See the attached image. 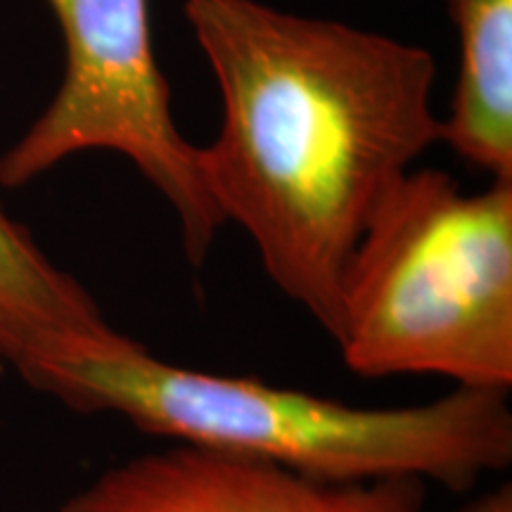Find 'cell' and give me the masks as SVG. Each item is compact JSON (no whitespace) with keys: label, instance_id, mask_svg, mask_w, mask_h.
<instances>
[{"label":"cell","instance_id":"6da1fadb","mask_svg":"<svg viewBox=\"0 0 512 512\" xmlns=\"http://www.w3.org/2000/svg\"><path fill=\"white\" fill-rule=\"evenodd\" d=\"M221 93L197 164L271 283L332 337L339 287L382 197L441 143L430 50L261 0H188Z\"/></svg>","mask_w":512,"mask_h":512},{"label":"cell","instance_id":"7a4b0ae2","mask_svg":"<svg viewBox=\"0 0 512 512\" xmlns=\"http://www.w3.org/2000/svg\"><path fill=\"white\" fill-rule=\"evenodd\" d=\"M19 377L76 413L119 415L169 444L323 482L413 479L470 491L512 463L503 392L453 387L415 406H351L256 377L178 366L114 325L57 344Z\"/></svg>","mask_w":512,"mask_h":512},{"label":"cell","instance_id":"3957f363","mask_svg":"<svg viewBox=\"0 0 512 512\" xmlns=\"http://www.w3.org/2000/svg\"><path fill=\"white\" fill-rule=\"evenodd\" d=\"M332 342L366 380L441 377L512 387V183L465 190L413 169L358 238L339 287Z\"/></svg>","mask_w":512,"mask_h":512},{"label":"cell","instance_id":"277c9868","mask_svg":"<svg viewBox=\"0 0 512 512\" xmlns=\"http://www.w3.org/2000/svg\"><path fill=\"white\" fill-rule=\"evenodd\" d=\"M64 46L46 110L0 155V185L22 188L83 152L126 157L174 211L183 254L202 268L226 226L183 138L157 62L152 0H46Z\"/></svg>","mask_w":512,"mask_h":512},{"label":"cell","instance_id":"5b68a950","mask_svg":"<svg viewBox=\"0 0 512 512\" xmlns=\"http://www.w3.org/2000/svg\"><path fill=\"white\" fill-rule=\"evenodd\" d=\"M427 484H344L169 444L107 467L57 512H425Z\"/></svg>","mask_w":512,"mask_h":512},{"label":"cell","instance_id":"8992f818","mask_svg":"<svg viewBox=\"0 0 512 512\" xmlns=\"http://www.w3.org/2000/svg\"><path fill=\"white\" fill-rule=\"evenodd\" d=\"M458 34V81L441 143L512 183V0H446Z\"/></svg>","mask_w":512,"mask_h":512},{"label":"cell","instance_id":"52a82bcc","mask_svg":"<svg viewBox=\"0 0 512 512\" xmlns=\"http://www.w3.org/2000/svg\"><path fill=\"white\" fill-rule=\"evenodd\" d=\"M107 325L93 294L0 207V361L19 373L57 344Z\"/></svg>","mask_w":512,"mask_h":512},{"label":"cell","instance_id":"ba28073f","mask_svg":"<svg viewBox=\"0 0 512 512\" xmlns=\"http://www.w3.org/2000/svg\"><path fill=\"white\" fill-rule=\"evenodd\" d=\"M458 512H512V486L505 482L486 494L472 498Z\"/></svg>","mask_w":512,"mask_h":512}]
</instances>
